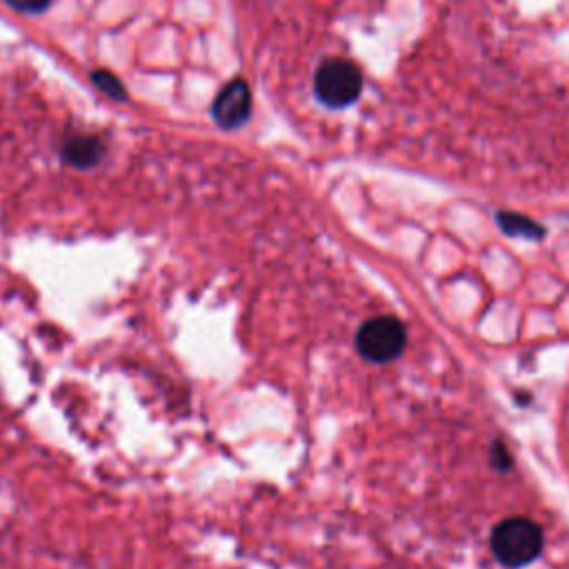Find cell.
Listing matches in <instances>:
<instances>
[{"instance_id":"2","label":"cell","mask_w":569,"mask_h":569,"mask_svg":"<svg viewBox=\"0 0 569 569\" xmlns=\"http://www.w3.org/2000/svg\"><path fill=\"white\" fill-rule=\"evenodd\" d=\"M313 87H316V96L325 104L347 107L358 98L362 89V76L353 62L345 58H329L318 67Z\"/></svg>"},{"instance_id":"5","label":"cell","mask_w":569,"mask_h":569,"mask_svg":"<svg viewBox=\"0 0 569 569\" xmlns=\"http://www.w3.org/2000/svg\"><path fill=\"white\" fill-rule=\"evenodd\" d=\"M64 158L76 167H91L100 158V144L96 138H73L64 147Z\"/></svg>"},{"instance_id":"1","label":"cell","mask_w":569,"mask_h":569,"mask_svg":"<svg viewBox=\"0 0 569 569\" xmlns=\"http://www.w3.org/2000/svg\"><path fill=\"white\" fill-rule=\"evenodd\" d=\"M491 549L505 567H525L542 551V529L529 518H507L493 529Z\"/></svg>"},{"instance_id":"6","label":"cell","mask_w":569,"mask_h":569,"mask_svg":"<svg viewBox=\"0 0 569 569\" xmlns=\"http://www.w3.org/2000/svg\"><path fill=\"white\" fill-rule=\"evenodd\" d=\"M498 224L502 227L505 233L509 236H518V238H540L545 233V229L533 222L531 218L527 216H520V213H511V211H500L498 213Z\"/></svg>"},{"instance_id":"4","label":"cell","mask_w":569,"mask_h":569,"mask_svg":"<svg viewBox=\"0 0 569 569\" xmlns=\"http://www.w3.org/2000/svg\"><path fill=\"white\" fill-rule=\"evenodd\" d=\"M251 111V93L247 82L233 80L218 93L213 102V118L220 127H238L249 118Z\"/></svg>"},{"instance_id":"9","label":"cell","mask_w":569,"mask_h":569,"mask_svg":"<svg viewBox=\"0 0 569 569\" xmlns=\"http://www.w3.org/2000/svg\"><path fill=\"white\" fill-rule=\"evenodd\" d=\"M7 2H11L13 7H18V9H22V11H40V9H44L51 0H7Z\"/></svg>"},{"instance_id":"7","label":"cell","mask_w":569,"mask_h":569,"mask_svg":"<svg viewBox=\"0 0 569 569\" xmlns=\"http://www.w3.org/2000/svg\"><path fill=\"white\" fill-rule=\"evenodd\" d=\"M93 80H96V84H98V89H102V91H107L109 96H118V98H122V87H120V82L111 76V73H107V71H98V73H93Z\"/></svg>"},{"instance_id":"8","label":"cell","mask_w":569,"mask_h":569,"mask_svg":"<svg viewBox=\"0 0 569 569\" xmlns=\"http://www.w3.org/2000/svg\"><path fill=\"white\" fill-rule=\"evenodd\" d=\"M491 458H493V465H496L498 469H509V467H511V458H509L507 449L502 447V442H496V445H493Z\"/></svg>"},{"instance_id":"3","label":"cell","mask_w":569,"mask_h":569,"mask_svg":"<svg viewBox=\"0 0 569 569\" xmlns=\"http://www.w3.org/2000/svg\"><path fill=\"white\" fill-rule=\"evenodd\" d=\"M407 342L405 325L393 316H376L367 320L356 336V347L371 362L393 360Z\"/></svg>"}]
</instances>
